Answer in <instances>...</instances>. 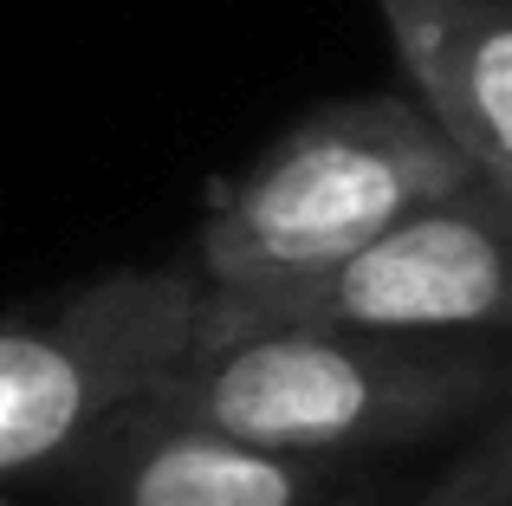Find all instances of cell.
Here are the masks:
<instances>
[{"label":"cell","mask_w":512,"mask_h":506,"mask_svg":"<svg viewBox=\"0 0 512 506\" xmlns=\"http://www.w3.org/2000/svg\"><path fill=\"white\" fill-rule=\"evenodd\" d=\"M409 506H512V416L493 409L461 435L454 461Z\"/></svg>","instance_id":"52a82bcc"},{"label":"cell","mask_w":512,"mask_h":506,"mask_svg":"<svg viewBox=\"0 0 512 506\" xmlns=\"http://www.w3.org/2000/svg\"><path fill=\"white\" fill-rule=\"evenodd\" d=\"M506 396V331H247L188 351L137 409L286 455H402L467 435Z\"/></svg>","instance_id":"6da1fadb"},{"label":"cell","mask_w":512,"mask_h":506,"mask_svg":"<svg viewBox=\"0 0 512 506\" xmlns=\"http://www.w3.org/2000/svg\"><path fill=\"white\" fill-rule=\"evenodd\" d=\"M201 279L175 266L85 279L0 312V481L52 474L188 357Z\"/></svg>","instance_id":"3957f363"},{"label":"cell","mask_w":512,"mask_h":506,"mask_svg":"<svg viewBox=\"0 0 512 506\" xmlns=\"http://www.w3.org/2000/svg\"><path fill=\"white\" fill-rule=\"evenodd\" d=\"M0 506H72L46 474H20V481H0Z\"/></svg>","instance_id":"ba28073f"},{"label":"cell","mask_w":512,"mask_h":506,"mask_svg":"<svg viewBox=\"0 0 512 506\" xmlns=\"http://www.w3.org/2000/svg\"><path fill=\"white\" fill-rule=\"evenodd\" d=\"M46 481L72 506H370L389 455H286L130 403Z\"/></svg>","instance_id":"5b68a950"},{"label":"cell","mask_w":512,"mask_h":506,"mask_svg":"<svg viewBox=\"0 0 512 506\" xmlns=\"http://www.w3.org/2000/svg\"><path fill=\"white\" fill-rule=\"evenodd\" d=\"M409 104L467 176L512 195V0H376Z\"/></svg>","instance_id":"8992f818"},{"label":"cell","mask_w":512,"mask_h":506,"mask_svg":"<svg viewBox=\"0 0 512 506\" xmlns=\"http://www.w3.org/2000/svg\"><path fill=\"white\" fill-rule=\"evenodd\" d=\"M512 195L461 189L409 208L305 279L240 299H201L195 344L247 331H396V338H467L512 318Z\"/></svg>","instance_id":"277c9868"},{"label":"cell","mask_w":512,"mask_h":506,"mask_svg":"<svg viewBox=\"0 0 512 506\" xmlns=\"http://www.w3.org/2000/svg\"><path fill=\"white\" fill-rule=\"evenodd\" d=\"M461 189L480 182L409 98H338L305 111L214 195L182 266L208 299L273 292Z\"/></svg>","instance_id":"7a4b0ae2"}]
</instances>
